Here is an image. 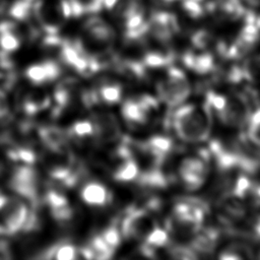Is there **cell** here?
Masks as SVG:
<instances>
[{"label": "cell", "mask_w": 260, "mask_h": 260, "mask_svg": "<svg viewBox=\"0 0 260 260\" xmlns=\"http://www.w3.org/2000/svg\"><path fill=\"white\" fill-rule=\"evenodd\" d=\"M183 62L190 70L201 75L210 73L215 67L214 58L209 53L195 55L188 52L183 56Z\"/></svg>", "instance_id": "12"}, {"label": "cell", "mask_w": 260, "mask_h": 260, "mask_svg": "<svg viewBox=\"0 0 260 260\" xmlns=\"http://www.w3.org/2000/svg\"><path fill=\"white\" fill-rule=\"evenodd\" d=\"M182 6L185 12L193 18L200 17L204 14V8L199 0H182Z\"/></svg>", "instance_id": "27"}, {"label": "cell", "mask_w": 260, "mask_h": 260, "mask_svg": "<svg viewBox=\"0 0 260 260\" xmlns=\"http://www.w3.org/2000/svg\"><path fill=\"white\" fill-rule=\"evenodd\" d=\"M217 232L214 230H202L201 229L193 235L191 241V248L195 253L208 254L211 253L216 247L217 243Z\"/></svg>", "instance_id": "14"}, {"label": "cell", "mask_w": 260, "mask_h": 260, "mask_svg": "<svg viewBox=\"0 0 260 260\" xmlns=\"http://www.w3.org/2000/svg\"><path fill=\"white\" fill-rule=\"evenodd\" d=\"M170 254L175 259H197L198 255L191 247L183 245H175L170 249Z\"/></svg>", "instance_id": "25"}, {"label": "cell", "mask_w": 260, "mask_h": 260, "mask_svg": "<svg viewBox=\"0 0 260 260\" xmlns=\"http://www.w3.org/2000/svg\"><path fill=\"white\" fill-rule=\"evenodd\" d=\"M81 198L89 205L102 206L111 201V195L107 188L96 182L86 184L81 190Z\"/></svg>", "instance_id": "13"}, {"label": "cell", "mask_w": 260, "mask_h": 260, "mask_svg": "<svg viewBox=\"0 0 260 260\" xmlns=\"http://www.w3.org/2000/svg\"><path fill=\"white\" fill-rule=\"evenodd\" d=\"M218 257L219 259H222V260H236V259L244 258V255L241 253L240 249L232 247L230 249L222 251Z\"/></svg>", "instance_id": "31"}, {"label": "cell", "mask_w": 260, "mask_h": 260, "mask_svg": "<svg viewBox=\"0 0 260 260\" xmlns=\"http://www.w3.org/2000/svg\"><path fill=\"white\" fill-rule=\"evenodd\" d=\"M31 16L46 35H58L72 11L68 0H35Z\"/></svg>", "instance_id": "3"}, {"label": "cell", "mask_w": 260, "mask_h": 260, "mask_svg": "<svg viewBox=\"0 0 260 260\" xmlns=\"http://www.w3.org/2000/svg\"><path fill=\"white\" fill-rule=\"evenodd\" d=\"M72 17L98 14L104 9L105 0H68Z\"/></svg>", "instance_id": "15"}, {"label": "cell", "mask_w": 260, "mask_h": 260, "mask_svg": "<svg viewBox=\"0 0 260 260\" xmlns=\"http://www.w3.org/2000/svg\"><path fill=\"white\" fill-rule=\"evenodd\" d=\"M160 1L166 2V3H171V2H175V1H177V0H160Z\"/></svg>", "instance_id": "35"}, {"label": "cell", "mask_w": 260, "mask_h": 260, "mask_svg": "<svg viewBox=\"0 0 260 260\" xmlns=\"http://www.w3.org/2000/svg\"><path fill=\"white\" fill-rule=\"evenodd\" d=\"M159 99L169 107L182 105L191 93V85L186 74L178 67L171 66L165 78L157 84Z\"/></svg>", "instance_id": "5"}, {"label": "cell", "mask_w": 260, "mask_h": 260, "mask_svg": "<svg viewBox=\"0 0 260 260\" xmlns=\"http://www.w3.org/2000/svg\"><path fill=\"white\" fill-rule=\"evenodd\" d=\"M77 250L68 243H62L54 246L53 258L59 260H72L76 258Z\"/></svg>", "instance_id": "22"}, {"label": "cell", "mask_w": 260, "mask_h": 260, "mask_svg": "<svg viewBox=\"0 0 260 260\" xmlns=\"http://www.w3.org/2000/svg\"><path fill=\"white\" fill-rule=\"evenodd\" d=\"M116 39L114 27L98 14L89 15L81 26V35L77 41L86 51L87 48L98 49L99 54L109 51Z\"/></svg>", "instance_id": "4"}, {"label": "cell", "mask_w": 260, "mask_h": 260, "mask_svg": "<svg viewBox=\"0 0 260 260\" xmlns=\"http://www.w3.org/2000/svg\"><path fill=\"white\" fill-rule=\"evenodd\" d=\"M209 7L210 12L221 20H237L245 15L241 0H213Z\"/></svg>", "instance_id": "9"}, {"label": "cell", "mask_w": 260, "mask_h": 260, "mask_svg": "<svg viewBox=\"0 0 260 260\" xmlns=\"http://www.w3.org/2000/svg\"><path fill=\"white\" fill-rule=\"evenodd\" d=\"M122 113L124 118L129 123L143 124L147 121L149 114L141 106V104L135 100L127 101L122 107Z\"/></svg>", "instance_id": "16"}, {"label": "cell", "mask_w": 260, "mask_h": 260, "mask_svg": "<svg viewBox=\"0 0 260 260\" xmlns=\"http://www.w3.org/2000/svg\"><path fill=\"white\" fill-rule=\"evenodd\" d=\"M178 173L184 187L190 191H194L202 187L205 183L208 168L200 157L188 156L181 160Z\"/></svg>", "instance_id": "7"}, {"label": "cell", "mask_w": 260, "mask_h": 260, "mask_svg": "<svg viewBox=\"0 0 260 260\" xmlns=\"http://www.w3.org/2000/svg\"><path fill=\"white\" fill-rule=\"evenodd\" d=\"M241 1L245 2L246 4H248L250 6H254V7L260 5V0H241Z\"/></svg>", "instance_id": "33"}, {"label": "cell", "mask_w": 260, "mask_h": 260, "mask_svg": "<svg viewBox=\"0 0 260 260\" xmlns=\"http://www.w3.org/2000/svg\"><path fill=\"white\" fill-rule=\"evenodd\" d=\"M191 41L194 48L204 50L210 46V44L213 41V38L207 30H198L192 36Z\"/></svg>", "instance_id": "26"}, {"label": "cell", "mask_w": 260, "mask_h": 260, "mask_svg": "<svg viewBox=\"0 0 260 260\" xmlns=\"http://www.w3.org/2000/svg\"><path fill=\"white\" fill-rule=\"evenodd\" d=\"M252 188H253V184L251 183L249 178L246 176H240L234 185L233 196L235 198L244 199L251 194Z\"/></svg>", "instance_id": "21"}, {"label": "cell", "mask_w": 260, "mask_h": 260, "mask_svg": "<svg viewBox=\"0 0 260 260\" xmlns=\"http://www.w3.org/2000/svg\"><path fill=\"white\" fill-rule=\"evenodd\" d=\"M170 242V234L166 229L153 228L145 236V244L154 250L156 248L165 247Z\"/></svg>", "instance_id": "18"}, {"label": "cell", "mask_w": 260, "mask_h": 260, "mask_svg": "<svg viewBox=\"0 0 260 260\" xmlns=\"http://www.w3.org/2000/svg\"><path fill=\"white\" fill-rule=\"evenodd\" d=\"M138 171V166L132 158L124 159V162L115 172L114 178L122 182L132 181L137 178Z\"/></svg>", "instance_id": "17"}, {"label": "cell", "mask_w": 260, "mask_h": 260, "mask_svg": "<svg viewBox=\"0 0 260 260\" xmlns=\"http://www.w3.org/2000/svg\"><path fill=\"white\" fill-rule=\"evenodd\" d=\"M46 203L51 207V209L61 207V206L68 204L67 199L63 195H61L55 191H50L47 193Z\"/></svg>", "instance_id": "30"}, {"label": "cell", "mask_w": 260, "mask_h": 260, "mask_svg": "<svg viewBox=\"0 0 260 260\" xmlns=\"http://www.w3.org/2000/svg\"><path fill=\"white\" fill-rule=\"evenodd\" d=\"M18 159L25 164H32L36 159L35 153L28 148H17Z\"/></svg>", "instance_id": "32"}, {"label": "cell", "mask_w": 260, "mask_h": 260, "mask_svg": "<svg viewBox=\"0 0 260 260\" xmlns=\"http://www.w3.org/2000/svg\"><path fill=\"white\" fill-rule=\"evenodd\" d=\"M254 230H255L256 235L260 237V217L256 220V223H255V225H254Z\"/></svg>", "instance_id": "34"}, {"label": "cell", "mask_w": 260, "mask_h": 260, "mask_svg": "<svg viewBox=\"0 0 260 260\" xmlns=\"http://www.w3.org/2000/svg\"><path fill=\"white\" fill-rule=\"evenodd\" d=\"M210 110L208 107L196 105H180L172 119L176 135L183 141L197 143L205 141L211 131Z\"/></svg>", "instance_id": "1"}, {"label": "cell", "mask_w": 260, "mask_h": 260, "mask_svg": "<svg viewBox=\"0 0 260 260\" xmlns=\"http://www.w3.org/2000/svg\"><path fill=\"white\" fill-rule=\"evenodd\" d=\"M100 98L107 103H116L121 98V87L119 84H105L100 91Z\"/></svg>", "instance_id": "23"}, {"label": "cell", "mask_w": 260, "mask_h": 260, "mask_svg": "<svg viewBox=\"0 0 260 260\" xmlns=\"http://www.w3.org/2000/svg\"><path fill=\"white\" fill-rule=\"evenodd\" d=\"M21 35L18 25L14 21L0 22V52L9 54L20 46Z\"/></svg>", "instance_id": "10"}, {"label": "cell", "mask_w": 260, "mask_h": 260, "mask_svg": "<svg viewBox=\"0 0 260 260\" xmlns=\"http://www.w3.org/2000/svg\"><path fill=\"white\" fill-rule=\"evenodd\" d=\"M71 133L74 134L75 136H79V137L91 135L94 133V125L88 121L76 122L72 126Z\"/></svg>", "instance_id": "29"}, {"label": "cell", "mask_w": 260, "mask_h": 260, "mask_svg": "<svg viewBox=\"0 0 260 260\" xmlns=\"http://www.w3.org/2000/svg\"><path fill=\"white\" fill-rule=\"evenodd\" d=\"M173 60V56L171 54H164L160 52H148L144 55L143 64L144 66L151 68H160L165 66H169Z\"/></svg>", "instance_id": "19"}, {"label": "cell", "mask_w": 260, "mask_h": 260, "mask_svg": "<svg viewBox=\"0 0 260 260\" xmlns=\"http://www.w3.org/2000/svg\"><path fill=\"white\" fill-rule=\"evenodd\" d=\"M104 9L124 29L127 41H141L147 35V18L142 0H105Z\"/></svg>", "instance_id": "2"}, {"label": "cell", "mask_w": 260, "mask_h": 260, "mask_svg": "<svg viewBox=\"0 0 260 260\" xmlns=\"http://www.w3.org/2000/svg\"><path fill=\"white\" fill-rule=\"evenodd\" d=\"M27 78L34 82V83H43L48 81L47 77V72L44 63L43 64H38V65H31L30 67L27 68L25 72Z\"/></svg>", "instance_id": "24"}, {"label": "cell", "mask_w": 260, "mask_h": 260, "mask_svg": "<svg viewBox=\"0 0 260 260\" xmlns=\"http://www.w3.org/2000/svg\"><path fill=\"white\" fill-rule=\"evenodd\" d=\"M247 137L257 146L260 147V108L251 113L248 120Z\"/></svg>", "instance_id": "20"}, {"label": "cell", "mask_w": 260, "mask_h": 260, "mask_svg": "<svg viewBox=\"0 0 260 260\" xmlns=\"http://www.w3.org/2000/svg\"><path fill=\"white\" fill-rule=\"evenodd\" d=\"M174 144L172 139L160 135L152 136L142 145V148L152 155L157 165L164 161V159L171 153Z\"/></svg>", "instance_id": "11"}, {"label": "cell", "mask_w": 260, "mask_h": 260, "mask_svg": "<svg viewBox=\"0 0 260 260\" xmlns=\"http://www.w3.org/2000/svg\"><path fill=\"white\" fill-rule=\"evenodd\" d=\"M179 32V23L175 14L156 10L147 18V35L160 43L170 42Z\"/></svg>", "instance_id": "6"}, {"label": "cell", "mask_w": 260, "mask_h": 260, "mask_svg": "<svg viewBox=\"0 0 260 260\" xmlns=\"http://www.w3.org/2000/svg\"><path fill=\"white\" fill-rule=\"evenodd\" d=\"M251 111L242 96H228L223 108L216 113L218 120L229 127L241 128L248 123Z\"/></svg>", "instance_id": "8"}, {"label": "cell", "mask_w": 260, "mask_h": 260, "mask_svg": "<svg viewBox=\"0 0 260 260\" xmlns=\"http://www.w3.org/2000/svg\"><path fill=\"white\" fill-rule=\"evenodd\" d=\"M102 238L112 250H115V248H117L118 245L120 244L121 233L117 228L111 226V228H108L106 231H104V233L102 234Z\"/></svg>", "instance_id": "28"}]
</instances>
